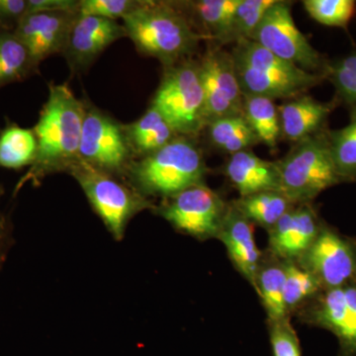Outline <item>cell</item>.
I'll use <instances>...</instances> for the list:
<instances>
[{
  "mask_svg": "<svg viewBox=\"0 0 356 356\" xmlns=\"http://www.w3.org/2000/svg\"><path fill=\"white\" fill-rule=\"evenodd\" d=\"M285 269L283 261L273 255L264 259L255 278L254 289L261 297L268 323L289 318L284 304Z\"/></svg>",
  "mask_w": 356,
  "mask_h": 356,
  "instance_id": "cell-22",
  "label": "cell"
},
{
  "mask_svg": "<svg viewBox=\"0 0 356 356\" xmlns=\"http://www.w3.org/2000/svg\"><path fill=\"white\" fill-rule=\"evenodd\" d=\"M322 222L311 203L296 204L269 229V254L280 261H298L317 238Z\"/></svg>",
  "mask_w": 356,
  "mask_h": 356,
  "instance_id": "cell-15",
  "label": "cell"
},
{
  "mask_svg": "<svg viewBox=\"0 0 356 356\" xmlns=\"http://www.w3.org/2000/svg\"><path fill=\"white\" fill-rule=\"evenodd\" d=\"M13 245V225L10 217L0 210V271Z\"/></svg>",
  "mask_w": 356,
  "mask_h": 356,
  "instance_id": "cell-37",
  "label": "cell"
},
{
  "mask_svg": "<svg viewBox=\"0 0 356 356\" xmlns=\"http://www.w3.org/2000/svg\"><path fill=\"white\" fill-rule=\"evenodd\" d=\"M269 341L273 356H302L301 346L289 318L269 323Z\"/></svg>",
  "mask_w": 356,
  "mask_h": 356,
  "instance_id": "cell-34",
  "label": "cell"
},
{
  "mask_svg": "<svg viewBox=\"0 0 356 356\" xmlns=\"http://www.w3.org/2000/svg\"><path fill=\"white\" fill-rule=\"evenodd\" d=\"M125 37V29L118 21L77 13L62 56L72 74H81L112 44Z\"/></svg>",
  "mask_w": 356,
  "mask_h": 356,
  "instance_id": "cell-14",
  "label": "cell"
},
{
  "mask_svg": "<svg viewBox=\"0 0 356 356\" xmlns=\"http://www.w3.org/2000/svg\"><path fill=\"white\" fill-rule=\"evenodd\" d=\"M151 106L158 110L178 136L196 139L207 125L197 60L191 58L163 69Z\"/></svg>",
  "mask_w": 356,
  "mask_h": 356,
  "instance_id": "cell-6",
  "label": "cell"
},
{
  "mask_svg": "<svg viewBox=\"0 0 356 356\" xmlns=\"http://www.w3.org/2000/svg\"><path fill=\"white\" fill-rule=\"evenodd\" d=\"M303 6L316 22L343 29L348 28L356 13L355 0H305Z\"/></svg>",
  "mask_w": 356,
  "mask_h": 356,
  "instance_id": "cell-32",
  "label": "cell"
},
{
  "mask_svg": "<svg viewBox=\"0 0 356 356\" xmlns=\"http://www.w3.org/2000/svg\"><path fill=\"white\" fill-rule=\"evenodd\" d=\"M83 102L79 159L114 177H125L135 161L125 124L88 100Z\"/></svg>",
  "mask_w": 356,
  "mask_h": 356,
  "instance_id": "cell-8",
  "label": "cell"
},
{
  "mask_svg": "<svg viewBox=\"0 0 356 356\" xmlns=\"http://www.w3.org/2000/svg\"><path fill=\"white\" fill-rule=\"evenodd\" d=\"M243 115L259 144L269 149H277L281 140L278 105L264 96L245 95Z\"/></svg>",
  "mask_w": 356,
  "mask_h": 356,
  "instance_id": "cell-24",
  "label": "cell"
},
{
  "mask_svg": "<svg viewBox=\"0 0 356 356\" xmlns=\"http://www.w3.org/2000/svg\"><path fill=\"white\" fill-rule=\"evenodd\" d=\"M28 13V0H0V29L15 31Z\"/></svg>",
  "mask_w": 356,
  "mask_h": 356,
  "instance_id": "cell-35",
  "label": "cell"
},
{
  "mask_svg": "<svg viewBox=\"0 0 356 356\" xmlns=\"http://www.w3.org/2000/svg\"><path fill=\"white\" fill-rule=\"evenodd\" d=\"M122 20L126 37L140 55L156 58L163 69L194 58L205 41L177 1L139 0Z\"/></svg>",
  "mask_w": 356,
  "mask_h": 356,
  "instance_id": "cell-2",
  "label": "cell"
},
{
  "mask_svg": "<svg viewBox=\"0 0 356 356\" xmlns=\"http://www.w3.org/2000/svg\"><path fill=\"white\" fill-rule=\"evenodd\" d=\"M83 115V99L69 84H49L48 98L33 128L38 140L36 159L16 184L14 195L26 184L38 186L48 175L69 172L79 161Z\"/></svg>",
  "mask_w": 356,
  "mask_h": 356,
  "instance_id": "cell-1",
  "label": "cell"
},
{
  "mask_svg": "<svg viewBox=\"0 0 356 356\" xmlns=\"http://www.w3.org/2000/svg\"><path fill=\"white\" fill-rule=\"evenodd\" d=\"M125 129L135 159L156 153L178 137L170 124L151 105L139 119L125 124Z\"/></svg>",
  "mask_w": 356,
  "mask_h": 356,
  "instance_id": "cell-21",
  "label": "cell"
},
{
  "mask_svg": "<svg viewBox=\"0 0 356 356\" xmlns=\"http://www.w3.org/2000/svg\"><path fill=\"white\" fill-rule=\"evenodd\" d=\"M204 131H207L208 140L215 149L229 156L252 149L259 144L243 115L210 122Z\"/></svg>",
  "mask_w": 356,
  "mask_h": 356,
  "instance_id": "cell-26",
  "label": "cell"
},
{
  "mask_svg": "<svg viewBox=\"0 0 356 356\" xmlns=\"http://www.w3.org/2000/svg\"><path fill=\"white\" fill-rule=\"evenodd\" d=\"M217 238L224 243L236 270L254 287L262 254L255 243L254 224L232 203Z\"/></svg>",
  "mask_w": 356,
  "mask_h": 356,
  "instance_id": "cell-17",
  "label": "cell"
},
{
  "mask_svg": "<svg viewBox=\"0 0 356 356\" xmlns=\"http://www.w3.org/2000/svg\"><path fill=\"white\" fill-rule=\"evenodd\" d=\"M231 203L252 224L259 225L267 231L295 205L280 191L259 192Z\"/></svg>",
  "mask_w": 356,
  "mask_h": 356,
  "instance_id": "cell-27",
  "label": "cell"
},
{
  "mask_svg": "<svg viewBox=\"0 0 356 356\" xmlns=\"http://www.w3.org/2000/svg\"><path fill=\"white\" fill-rule=\"evenodd\" d=\"M327 137L341 181H356V106L350 107L348 125L327 131Z\"/></svg>",
  "mask_w": 356,
  "mask_h": 356,
  "instance_id": "cell-28",
  "label": "cell"
},
{
  "mask_svg": "<svg viewBox=\"0 0 356 356\" xmlns=\"http://www.w3.org/2000/svg\"><path fill=\"white\" fill-rule=\"evenodd\" d=\"M339 105L336 99L322 102L308 93L284 100L278 105L281 140L295 144L324 132L327 129L330 115Z\"/></svg>",
  "mask_w": 356,
  "mask_h": 356,
  "instance_id": "cell-18",
  "label": "cell"
},
{
  "mask_svg": "<svg viewBox=\"0 0 356 356\" xmlns=\"http://www.w3.org/2000/svg\"><path fill=\"white\" fill-rule=\"evenodd\" d=\"M276 0H241L222 44L252 40L255 30Z\"/></svg>",
  "mask_w": 356,
  "mask_h": 356,
  "instance_id": "cell-30",
  "label": "cell"
},
{
  "mask_svg": "<svg viewBox=\"0 0 356 356\" xmlns=\"http://www.w3.org/2000/svg\"><path fill=\"white\" fill-rule=\"evenodd\" d=\"M77 13H27L16 28V36L40 65L56 54L62 55L70 26Z\"/></svg>",
  "mask_w": 356,
  "mask_h": 356,
  "instance_id": "cell-16",
  "label": "cell"
},
{
  "mask_svg": "<svg viewBox=\"0 0 356 356\" xmlns=\"http://www.w3.org/2000/svg\"><path fill=\"white\" fill-rule=\"evenodd\" d=\"M208 168L195 138L178 136L156 153L135 159L125 177L131 186L149 198L163 199L205 184Z\"/></svg>",
  "mask_w": 356,
  "mask_h": 356,
  "instance_id": "cell-3",
  "label": "cell"
},
{
  "mask_svg": "<svg viewBox=\"0 0 356 356\" xmlns=\"http://www.w3.org/2000/svg\"><path fill=\"white\" fill-rule=\"evenodd\" d=\"M229 203L205 184L163 199L153 210L180 233L199 241L217 238Z\"/></svg>",
  "mask_w": 356,
  "mask_h": 356,
  "instance_id": "cell-10",
  "label": "cell"
},
{
  "mask_svg": "<svg viewBox=\"0 0 356 356\" xmlns=\"http://www.w3.org/2000/svg\"><path fill=\"white\" fill-rule=\"evenodd\" d=\"M3 194H4L3 185H2L1 182H0V199H1L2 196H3Z\"/></svg>",
  "mask_w": 356,
  "mask_h": 356,
  "instance_id": "cell-38",
  "label": "cell"
},
{
  "mask_svg": "<svg viewBox=\"0 0 356 356\" xmlns=\"http://www.w3.org/2000/svg\"><path fill=\"white\" fill-rule=\"evenodd\" d=\"M243 95L287 100L305 95L325 81L276 57L252 40H243L231 51Z\"/></svg>",
  "mask_w": 356,
  "mask_h": 356,
  "instance_id": "cell-4",
  "label": "cell"
},
{
  "mask_svg": "<svg viewBox=\"0 0 356 356\" xmlns=\"http://www.w3.org/2000/svg\"><path fill=\"white\" fill-rule=\"evenodd\" d=\"M38 151V140L33 129L20 127L14 122L0 130V168L21 170L30 168Z\"/></svg>",
  "mask_w": 356,
  "mask_h": 356,
  "instance_id": "cell-23",
  "label": "cell"
},
{
  "mask_svg": "<svg viewBox=\"0 0 356 356\" xmlns=\"http://www.w3.org/2000/svg\"><path fill=\"white\" fill-rule=\"evenodd\" d=\"M285 269L284 304L288 315L297 313L307 302L323 291L313 274L296 261H283Z\"/></svg>",
  "mask_w": 356,
  "mask_h": 356,
  "instance_id": "cell-29",
  "label": "cell"
},
{
  "mask_svg": "<svg viewBox=\"0 0 356 356\" xmlns=\"http://www.w3.org/2000/svg\"><path fill=\"white\" fill-rule=\"evenodd\" d=\"M323 290L356 284V240L322 222L317 238L296 261Z\"/></svg>",
  "mask_w": 356,
  "mask_h": 356,
  "instance_id": "cell-11",
  "label": "cell"
},
{
  "mask_svg": "<svg viewBox=\"0 0 356 356\" xmlns=\"http://www.w3.org/2000/svg\"><path fill=\"white\" fill-rule=\"evenodd\" d=\"M327 131L292 144L276 161L281 192L293 204L312 203L323 191L343 184L332 158Z\"/></svg>",
  "mask_w": 356,
  "mask_h": 356,
  "instance_id": "cell-5",
  "label": "cell"
},
{
  "mask_svg": "<svg viewBox=\"0 0 356 356\" xmlns=\"http://www.w3.org/2000/svg\"><path fill=\"white\" fill-rule=\"evenodd\" d=\"M38 70L39 65L15 33L0 29V88L21 83Z\"/></svg>",
  "mask_w": 356,
  "mask_h": 356,
  "instance_id": "cell-25",
  "label": "cell"
},
{
  "mask_svg": "<svg viewBox=\"0 0 356 356\" xmlns=\"http://www.w3.org/2000/svg\"><path fill=\"white\" fill-rule=\"evenodd\" d=\"M224 173L241 197L264 191L281 192L280 173L276 161L259 158L252 149L229 156Z\"/></svg>",
  "mask_w": 356,
  "mask_h": 356,
  "instance_id": "cell-19",
  "label": "cell"
},
{
  "mask_svg": "<svg viewBox=\"0 0 356 356\" xmlns=\"http://www.w3.org/2000/svg\"><path fill=\"white\" fill-rule=\"evenodd\" d=\"M177 3L205 41L222 46L241 0H186Z\"/></svg>",
  "mask_w": 356,
  "mask_h": 356,
  "instance_id": "cell-20",
  "label": "cell"
},
{
  "mask_svg": "<svg viewBox=\"0 0 356 356\" xmlns=\"http://www.w3.org/2000/svg\"><path fill=\"white\" fill-rule=\"evenodd\" d=\"M325 79L336 89L337 102L356 106V50L336 60H330Z\"/></svg>",
  "mask_w": 356,
  "mask_h": 356,
  "instance_id": "cell-31",
  "label": "cell"
},
{
  "mask_svg": "<svg viewBox=\"0 0 356 356\" xmlns=\"http://www.w3.org/2000/svg\"><path fill=\"white\" fill-rule=\"evenodd\" d=\"M252 40L276 57L325 79L330 60L312 46L297 27L292 15V2L276 0L267 10Z\"/></svg>",
  "mask_w": 356,
  "mask_h": 356,
  "instance_id": "cell-9",
  "label": "cell"
},
{
  "mask_svg": "<svg viewBox=\"0 0 356 356\" xmlns=\"http://www.w3.org/2000/svg\"><path fill=\"white\" fill-rule=\"evenodd\" d=\"M79 0H28V13H77Z\"/></svg>",
  "mask_w": 356,
  "mask_h": 356,
  "instance_id": "cell-36",
  "label": "cell"
},
{
  "mask_svg": "<svg viewBox=\"0 0 356 356\" xmlns=\"http://www.w3.org/2000/svg\"><path fill=\"white\" fill-rule=\"evenodd\" d=\"M139 0H79L77 13L105 19H123L137 7Z\"/></svg>",
  "mask_w": 356,
  "mask_h": 356,
  "instance_id": "cell-33",
  "label": "cell"
},
{
  "mask_svg": "<svg viewBox=\"0 0 356 356\" xmlns=\"http://www.w3.org/2000/svg\"><path fill=\"white\" fill-rule=\"evenodd\" d=\"M197 67L205 98L207 125L224 117L243 115L245 95L231 51L211 44L198 58Z\"/></svg>",
  "mask_w": 356,
  "mask_h": 356,
  "instance_id": "cell-12",
  "label": "cell"
},
{
  "mask_svg": "<svg viewBox=\"0 0 356 356\" xmlns=\"http://www.w3.org/2000/svg\"><path fill=\"white\" fill-rule=\"evenodd\" d=\"M69 175L83 189L93 211L116 241L124 238L129 222L145 210L156 205L132 186L123 184L114 175L97 170L79 159L70 168Z\"/></svg>",
  "mask_w": 356,
  "mask_h": 356,
  "instance_id": "cell-7",
  "label": "cell"
},
{
  "mask_svg": "<svg viewBox=\"0 0 356 356\" xmlns=\"http://www.w3.org/2000/svg\"><path fill=\"white\" fill-rule=\"evenodd\" d=\"M296 314L302 322L337 337V356H356V284L323 290Z\"/></svg>",
  "mask_w": 356,
  "mask_h": 356,
  "instance_id": "cell-13",
  "label": "cell"
}]
</instances>
